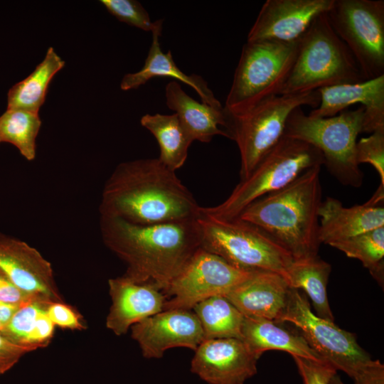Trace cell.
Returning <instances> with one entry per match:
<instances>
[{"label":"cell","mask_w":384,"mask_h":384,"mask_svg":"<svg viewBox=\"0 0 384 384\" xmlns=\"http://www.w3.org/2000/svg\"><path fill=\"white\" fill-rule=\"evenodd\" d=\"M200 208L176 171L154 158L119 164L105 183L100 213L152 225L196 219Z\"/></svg>","instance_id":"obj_1"},{"label":"cell","mask_w":384,"mask_h":384,"mask_svg":"<svg viewBox=\"0 0 384 384\" xmlns=\"http://www.w3.org/2000/svg\"><path fill=\"white\" fill-rule=\"evenodd\" d=\"M100 227L105 245L127 265L123 276L161 292L201 247L196 218L137 225L100 216Z\"/></svg>","instance_id":"obj_2"},{"label":"cell","mask_w":384,"mask_h":384,"mask_svg":"<svg viewBox=\"0 0 384 384\" xmlns=\"http://www.w3.org/2000/svg\"><path fill=\"white\" fill-rule=\"evenodd\" d=\"M321 167L308 169L284 188L255 201L238 218L265 232L294 260L317 255Z\"/></svg>","instance_id":"obj_3"},{"label":"cell","mask_w":384,"mask_h":384,"mask_svg":"<svg viewBox=\"0 0 384 384\" xmlns=\"http://www.w3.org/2000/svg\"><path fill=\"white\" fill-rule=\"evenodd\" d=\"M363 80L351 52L334 32L324 13L298 40L295 60L280 95Z\"/></svg>","instance_id":"obj_4"},{"label":"cell","mask_w":384,"mask_h":384,"mask_svg":"<svg viewBox=\"0 0 384 384\" xmlns=\"http://www.w3.org/2000/svg\"><path fill=\"white\" fill-rule=\"evenodd\" d=\"M282 322L297 326L321 358L346 373L354 384H384L383 364L371 358L354 334L316 315L298 289H292Z\"/></svg>","instance_id":"obj_5"},{"label":"cell","mask_w":384,"mask_h":384,"mask_svg":"<svg viewBox=\"0 0 384 384\" xmlns=\"http://www.w3.org/2000/svg\"><path fill=\"white\" fill-rule=\"evenodd\" d=\"M323 164V155L314 146L284 135L251 174L240 180L227 199L215 206L200 209L218 218H238L255 201L284 188L308 169Z\"/></svg>","instance_id":"obj_6"},{"label":"cell","mask_w":384,"mask_h":384,"mask_svg":"<svg viewBox=\"0 0 384 384\" xmlns=\"http://www.w3.org/2000/svg\"><path fill=\"white\" fill-rule=\"evenodd\" d=\"M201 247L232 265L251 272H272L284 277L292 255L269 235L240 218L221 219L203 213L196 218Z\"/></svg>","instance_id":"obj_7"},{"label":"cell","mask_w":384,"mask_h":384,"mask_svg":"<svg viewBox=\"0 0 384 384\" xmlns=\"http://www.w3.org/2000/svg\"><path fill=\"white\" fill-rule=\"evenodd\" d=\"M301 107L290 113L284 135L314 146L323 155V165L341 183L360 187L363 174L356 160V144L363 132L364 107L324 118L311 117Z\"/></svg>","instance_id":"obj_8"},{"label":"cell","mask_w":384,"mask_h":384,"mask_svg":"<svg viewBox=\"0 0 384 384\" xmlns=\"http://www.w3.org/2000/svg\"><path fill=\"white\" fill-rule=\"evenodd\" d=\"M298 41L282 43L247 41L235 68L224 106L232 116L280 95L295 60Z\"/></svg>","instance_id":"obj_9"},{"label":"cell","mask_w":384,"mask_h":384,"mask_svg":"<svg viewBox=\"0 0 384 384\" xmlns=\"http://www.w3.org/2000/svg\"><path fill=\"white\" fill-rule=\"evenodd\" d=\"M319 102L317 90L277 95L242 114L232 116L227 112L228 138L236 142L240 154V180L246 178L282 139L287 119L294 109L304 105L316 108Z\"/></svg>","instance_id":"obj_10"},{"label":"cell","mask_w":384,"mask_h":384,"mask_svg":"<svg viewBox=\"0 0 384 384\" xmlns=\"http://www.w3.org/2000/svg\"><path fill=\"white\" fill-rule=\"evenodd\" d=\"M365 80L384 75V1L334 0L326 13Z\"/></svg>","instance_id":"obj_11"},{"label":"cell","mask_w":384,"mask_h":384,"mask_svg":"<svg viewBox=\"0 0 384 384\" xmlns=\"http://www.w3.org/2000/svg\"><path fill=\"white\" fill-rule=\"evenodd\" d=\"M255 272L239 269L200 247L164 291V311L191 310L208 298L226 295Z\"/></svg>","instance_id":"obj_12"},{"label":"cell","mask_w":384,"mask_h":384,"mask_svg":"<svg viewBox=\"0 0 384 384\" xmlns=\"http://www.w3.org/2000/svg\"><path fill=\"white\" fill-rule=\"evenodd\" d=\"M132 337L146 358H161L166 351L184 347L194 351L204 341L201 323L193 311L164 310L134 324Z\"/></svg>","instance_id":"obj_13"},{"label":"cell","mask_w":384,"mask_h":384,"mask_svg":"<svg viewBox=\"0 0 384 384\" xmlns=\"http://www.w3.org/2000/svg\"><path fill=\"white\" fill-rule=\"evenodd\" d=\"M334 0H267L250 28L247 41H298Z\"/></svg>","instance_id":"obj_14"},{"label":"cell","mask_w":384,"mask_h":384,"mask_svg":"<svg viewBox=\"0 0 384 384\" xmlns=\"http://www.w3.org/2000/svg\"><path fill=\"white\" fill-rule=\"evenodd\" d=\"M0 271L23 292L63 302L50 262L26 242L0 233Z\"/></svg>","instance_id":"obj_15"},{"label":"cell","mask_w":384,"mask_h":384,"mask_svg":"<svg viewBox=\"0 0 384 384\" xmlns=\"http://www.w3.org/2000/svg\"><path fill=\"white\" fill-rule=\"evenodd\" d=\"M257 361L241 339H210L195 351L191 370L209 384H243L257 373Z\"/></svg>","instance_id":"obj_16"},{"label":"cell","mask_w":384,"mask_h":384,"mask_svg":"<svg viewBox=\"0 0 384 384\" xmlns=\"http://www.w3.org/2000/svg\"><path fill=\"white\" fill-rule=\"evenodd\" d=\"M320 102L309 116H335L354 104L364 107L363 132L384 129V75L358 82L339 84L317 90Z\"/></svg>","instance_id":"obj_17"},{"label":"cell","mask_w":384,"mask_h":384,"mask_svg":"<svg viewBox=\"0 0 384 384\" xmlns=\"http://www.w3.org/2000/svg\"><path fill=\"white\" fill-rule=\"evenodd\" d=\"M112 304L106 326L117 336L125 334L134 324L164 311V293L150 284L134 282L125 277L110 279Z\"/></svg>","instance_id":"obj_18"},{"label":"cell","mask_w":384,"mask_h":384,"mask_svg":"<svg viewBox=\"0 0 384 384\" xmlns=\"http://www.w3.org/2000/svg\"><path fill=\"white\" fill-rule=\"evenodd\" d=\"M292 290L281 274L260 271L223 297L244 316L281 323Z\"/></svg>","instance_id":"obj_19"},{"label":"cell","mask_w":384,"mask_h":384,"mask_svg":"<svg viewBox=\"0 0 384 384\" xmlns=\"http://www.w3.org/2000/svg\"><path fill=\"white\" fill-rule=\"evenodd\" d=\"M319 218V242L330 245L384 226V207L367 201L346 208L338 200L328 197L321 203Z\"/></svg>","instance_id":"obj_20"},{"label":"cell","mask_w":384,"mask_h":384,"mask_svg":"<svg viewBox=\"0 0 384 384\" xmlns=\"http://www.w3.org/2000/svg\"><path fill=\"white\" fill-rule=\"evenodd\" d=\"M165 96L167 107L175 112L192 142H210L216 135L228 137V115L224 107L198 102L186 94L176 81L166 85Z\"/></svg>","instance_id":"obj_21"},{"label":"cell","mask_w":384,"mask_h":384,"mask_svg":"<svg viewBox=\"0 0 384 384\" xmlns=\"http://www.w3.org/2000/svg\"><path fill=\"white\" fill-rule=\"evenodd\" d=\"M162 25L152 32V41L142 68L133 73L126 74L120 83L122 90L137 89L154 78H173L192 87L200 96L202 102L214 107L222 105L216 99L207 82L200 75H186L175 63L171 50L163 53L159 43Z\"/></svg>","instance_id":"obj_22"},{"label":"cell","mask_w":384,"mask_h":384,"mask_svg":"<svg viewBox=\"0 0 384 384\" xmlns=\"http://www.w3.org/2000/svg\"><path fill=\"white\" fill-rule=\"evenodd\" d=\"M241 340L257 360L266 351L279 350L292 356L325 361L302 334L292 333L274 321L245 316Z\"/></svg>","instance_id":"obj_23"},{"label":"cell","mask_w":384,"mask_h":384,"mask_svg":"<svg viewBox=\"0 0 384 384\" xmlns=\"http://www.w3.org/2000/svg\"><path fill=\"white\" fill-rule=\"evenodd\" d=\"M331 270V265L317 255L294 260L284 277L291 288L303 289L309 296L316 315L334 321L326 293Z\"/></svg>","instance_id":"obj_24"},{"label":"cell","mask_w":384,"mask_h":384,"mask_svg":"<svg viewBox=\"0 0 384 384\" xmlns=\"http://www.w3.org/2000/svg\"><path fill=\"white\" fill-rule=\"evenodd\" d=\"M64 65L65 61L50 47L44 59L35 70L9 90L7 109L38 113L45 101L50 80Z\"/></svg>","instance_id":"obj_25"},{"label":"cell","mask_w":384,"mask_h":384,"mask_svg":"<svg viewBox=\"0 0 384 384\" xmlns=\"http://www.w3.org/2000/svg\"><path fill=\"white\" fill-rule=\"evenodd\" d=\"M142 127L156 138L160 149L158 159L169 169L176 171L183 166L192 141L189 139L177 115L146 114L140 120Z\"/></svg>","instance_id":"obj_26"},{"label":"cell","mask_w":384,"mask_h":384,"mask_svg":"<svg viewBox=\"0 0 384 384\" xmlns=\"http://www.w3.org/2000/svg\"><path fill=\"white\" fill-rule=\"evenodd\" d=\"M203 332L204 341L215 338L242 339L244 315L225 297L208 298L193 308Z\"/></svg>","instance_id":"obj_27"},{"label":"cell","mask_w":384,"mask_h":384,"mask_svg":"<svg viewBox=\"0 0 384 384\" xmlns=\"http://www.w3.org/2000/svg\"><path fill=\"white\" fill-rule=\"evenodd\" d=\"M329 245L358 259L382 286L384 280V226L332 242Z\"/></svg>","instance_id":"obj_28"},{"label":"cell","mask_w":384,"mask_h":384,"mask_svg":"<svg viewBox=\"0 0 384 384\" xmlns=\"http://www.w3.org/2000/svg\"><path fill=\"white\" fill-rule=\"evenodd\" d=\"M41 125L37 112L7 109L0 116L1 142L13 144L25 159L31 161L36 156V140Z\"/></svg>","instance_id":"obj_29"},{"label":"cell","mask_w":384,"mask_h":384,"mask_svg":"<svg viewBox=\"0 0 384 384\" xmlns=\"http://www.w3.org/2000/svg\"><path fill=\"white\" fill-rule=\"evenodd\" d=\"M49 304L33 299L21 304L8 323L1 327L0 333L11 342L30 348L28 346V337L40 313L47 309Z\"/></svg>","instance_id":"obj_30"},{"label":"cell","mask_w":384,"mask_h":384,"mask_svg":"<svg viewBox=\"0 0 384 384\" xmlns=\"http://www.w3.org/2000/svg\"><path fill=\"white\" fill-rule=\"evenodd\" d=\"M100 3L119 21L144 31L152 32L163 23L162 19L152 21L146 9L135 0H101Z\"/></svg>","instance_id":"obj_31"},{"label":"cell","mask_w":384,"mask_h":384,"mask_svg":"<svg viewBox=\"0 0 384 384\" xmlns=\"http://www.w3.org/2000/svg\"><path fill=\"white\" fill-rule=\"evenodd\" d=\"M356 160L358 165L370 164L379 175L380 186L384 187V129L376 130L357 141Z\"/></svg>","instance_id":"obj_32"},{"label":"cell","mask_w":384,"mask_h":384,"mask_svg":"<svg viewBox=\"0 0 384 384\" xmlns=\"http://www.w3.org/2000/svg\"><path fill=\"white\" fill-rule=\"evenodd\" d=\"M304 384H330L336 370L326 361H316L298 356H292Z\"/></svg>","instance_id":"obj_33"},{"label":"cell","mask_w":384,"mask_h":384,"mask_svg":"<svg viewBox=\"0 0 384 384\" xmlns=\"http://www.w3.org/2000/svg\"><path fill=\"white\" fill-rule=\"evenodd\" d=\"M46 311L55 326L71 330H82L85 328L78 314L63 302L50 303Z\"/></svg>","instance_id":"obj_34"},{"label":"cell","mask_w":384,"mask_h":384,"mask_svg":"<svg viewBox=\"0 0 384 384\" xmlns=\"http://www.w3.org/2000/svg\"><path fill=\"white\" fill-rule=\"evenodd\" d=\"M46 310L40 313L28 337V346L34 350L47 346L53 336L55 325L48 317Z\"/></svg>","instance_id":"obj_35"},{"label":"cell","mask_w":384,"mask_h":384,"mask_svg":"<svg viewBox=\"0 0 384 384\" xmlns=\"http://www.w3.org/2000/svg\"><path fill=\"white\" fill-rule=\"evenodd\" d=\"M33 351L11 342L0 333V375L9 370L22 356Z\"/></svg>","instance_id":"obj_36"},{"label":"cell","mask_w":384,"mask_h":384,"mask_svg":"<svg viewBox=\"0 0 384 384\" xmlns=\"http://www.w3.org/2000/svg\"><path fill=\"white\" fill-rule=\"evenodd\" d=\"M33 299L38 298L21 290L0 271V302L20 305Z\"/></svg>","instance_id":"obj_37"},{"label":"cell","mask_w":384,"mask_h":384,"mask_svg":"<svg viewBox=\"0 0 384 384\" xmlns=\"http://www.w3.org/2000/svg\"><path fill=\"white\" fill-rule=\"evenodd\" d=\"M20 305L0 302V323L2 326L8 323Z\"/></svg>","instance_id":"obj_38"},{"label":"cell","mask_w":384,"mask_h":384,"mask_svg":"<svg viewBox=\"0 0 384 384\" xmlns=\"http://www.w3.org/2000/svg\"><path fill=\"white\" fill-rule=\"evenodd\" d=\"M330 384H345V383L341 380V379L337 374H335L331 378L330 380Z\"/></svg>","instance_id":"obj_39"},{"label":"cell","mask_w":384,"mask_h":384,"mask_svg":"<svg viewBox=\"0 0 384 384\" xmlns=\"http://www.w3.org/2000/svg\"><path fill=\"white\" fill-rule=\"evenodd\" d=\"M1 326H1V323H0V330H1Z\"/></svg>","instance_id":"obj_40"},{"label":"cell","mask_w":384,"mask_h":384,"mask_svg":"<svg viewBox=\"0 0 384 384\" xmlns=\"http://www.w3.org/2000/svg\"><path fill=\"white\" fill-rule=\"evenodd\" d=\"M0 142H1V137H0Z\"/></svg>","instance_id":"obj_41"}]
</instances>
